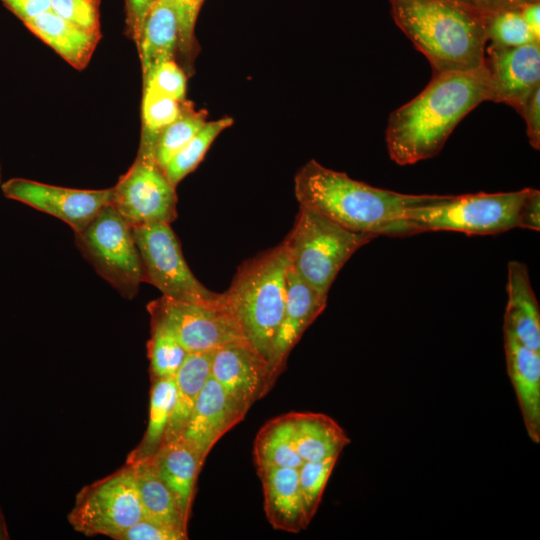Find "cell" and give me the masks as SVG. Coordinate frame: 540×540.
<instances>
[{
    "label": "cell",
    "mask_w": 540,
    "mask_h": 540,
    "mask_svg": "<svg viewBox=\"0 0 540 540\" xmlns=\"http://www.w3.org/2000/svg\"><path fill=\"white\" fill-rule=\"evenodd\" d=\"M488 100L484 66L471 72L433 73L425 89L389 117L386 144L391 160L410 165L434 157L457 124Z\"/></svg>",
    "instance_id": "6da1fadb"
},
{
    "label": "cell",
    "mask_w": 540,
    "mask_h": 540,
    "mask_svg": "<svg viewBox=\"0 0 540 540\" xmlns=\"http://www.w3.org/2000/svg\"><path fill=\"white\" fill-rule=\"evenodd\" d=\"M294 192L300 206L349 230L377 237L415 234L403 220L404 212L443 196L404 194L373 187L315 160L308 161L296 173Z\"/></svg>",
    "instance_id": "7a4b0ae2"
},
{
    "label": "cell",
    "mask_w": 540,
    "mask_h": 540,
    "mask_svg": "<svg viewBox=\"0 0 540 540\" xmlns=\"http://www.w3.org/2000/svg\"><path fill=\"white\" fill-rule=\"evenodd\" d=\"M398 27L426 56L433 73L483 67L484 17L459 0H390Z\"/></svg>",
    "instance_id": "3957f363"
},
{
    "label": "cell",
    "mask_w": 540,
    "mask_h": 540,
    "mask_svg": "<svg viewBox=\"0 0 540 540\" xmlns=\"http://www.w3.org/2000/svg\"><path fill=\"white\" fill-rule=\"evenodd\" d=\"M289 266L282 241L245 261L224 292L244 338L266 361L284 313Z\"/></svg>",
    "instance_id": "277c9868"
},
{
    "label": "cell",
    "mask_w": 540,
    "mask_h": 540,
    "mask_svg": "<svg viewBox=\"0 0 540 540\" xmlns=\"http://www.w3.org/2000/svg\"><path fill=\"white\" fill-rule=\"evenodd\" d=\"M376 235L349 230L316 211L299 207L283 240L293 271L321 295L328 292L349 258Z\"/></svg>",
    "instance_id": "5b68a950"
},
{
    "label": "cell",
    "mask_w": 540,
    "mask_h": 540,
    "mask_svg": "<svg viewBox=\"0 0 540 540\" xmlns=\"http://www.w3.org/2000/svg\"><path fill=\"white\" fill-rule=\"evenodd\" d=\"M529 190L443 195L433 203L407 209L403 220L415 234L425 231L499 234L517 228L519 213Z\"/></svg>",
    "instance_id": "8992f818"
},
{
    "label": "cell",
    "mask_w": 540,
    "mask_h": 540,
    "mask_svg": "<svg viewBox=\"0 0 540 540\" xmlns=\"http://www.w3.org/2000/svg\"><path fill=\"white\" fill-rule=\"evenodd\" d=\"M131 228L141 260L143 282L177 301L227 308L224 292L209 290L192 273L170 224Z\"/></svg>",
    "instance_id": "52a82bcc"
},
{
    "label": "cell",
    "mask_w": 540,
    "mask_h": 540,
    "mask_svg": "<svg viewBox=\"0 0 540 540\" xmlns=\"http://www.w3.org/2000/svg\"><path fill=\"white\" fill-rule=\"evenodd\" d=\"M76 245L96 272L126 298H133L143 282L139 252L131 226L110 204L81 231Z\"/></svg>",
    "instance_id": "ba28073f"
},
{
    "label": "cell",
    "mask_w": 540,
    "mask_h": 540,
    "mask_svg": "<svg viewBox=\"0 0 540 540\" xmlns=\"http://www.w3.org/2000/svg\"><path fill=\"white\" fill-rule=\"evenodd\" d=\"M142 517L134 471L125 463L119 470L79 491L68 521L86 536L103 535L116 540Z\"/></svg>",
    "instance_id": "9c48e42d"
},
{
    "label": "cell",
    "mask_w": 540,
    "mask_h": 540,
    "mask_svg": "<svg viewBox=\"0 0 540 540\" xmlns=\"http://www.w3.org/2000/svg\"><path fill=\"white\" fill-rule=\"evenodd\" d=\"M111 205L131 227L170 224L177 217L175 186L153 156L137 154L112 187Z\"/></svg>",
    "instance_id": "30bf717a"
},
{
    "label": "cell",
    "mask_w": 540,
    "mask_h": 540,
    "mask_svg": "<svg viewBox=\"0 0 540 540\" xmlns=\"http://www.w3.org/2000/svg\"><path fill=\"white\" fill-rule=\"evenodd\" d=\"M147 310L151 321L169 329L188 353L215 351L245 339L227 308L181 302L162 295L151 301Z\"/></svg>",
    "instance_id": "8fae6325"
},
{
    "label": "cell",
    "mask_w": 540,
    "mask_h": 540,
    "mask_svg": "<svg viewBox=\"0 0 540 540\" xmlns=\"http://www.w3.org/2000/svg\"><path fill=\"white\" fill-rule=\"evenodd\" d=\"M4 196L54 216L73 231L83 230L112 200V188L75 189L12 178L1 185Z\"/></svg>",
    "instance_id": "7c38bea8"
},
{
    "label": "cell",
    "mask_w": 540,
    "mask_h": 540,
    "mask_svg": "<svg viewBox=\"0 0 540 540\" xmlns=\"http://www.w3.org/2000/svg\"><path fill=\"white\" fill-rule=\"evenodd\" d=\"M483 66L489 80V100L520 110L540 86V41L517 47L486 45Z\"/></svg>",
    "instance_id": "4fadbf2b"
},
{
    "label": "cell",
    "mask_w": 540,
    "mask_h": 540,
    "mask_svg": "<svg viewBox=\"0 0 540 540\" xmlns=\"http://www.w3.org/2000/svg\"><path fill=\"white\" fill-rule=\"evenodd\" d=\"M327 298L305 283L289 266L284 313L267 359L269 390L285 369L293 347L325 309Z\"/></svg>",
    "instance_id": "5bb4252c"
},
{
    "label": "cell",
    "mask_w": 540,
    "mask_h": 540,
    "mask_svg": "<svg viewBox=\"0 0 540 540\" xmlns=\"http://www.w3.org/2000/svg\"><path fill=\"white\" fill-rule=\"evenodd\" d=\"M247 411L210 374L179 436L204 463L213 446L244 419Z\"/></svg>",
    "instance_id": "9a60e30c"
},
{
    "label": "cell",
    "mask_w": 540,
    "mask_h": 540,
    "mask_svg": "<svg viewBox=\"0 0 540 540\" xmlns=\"http://www.w3.org/2000/svg\"><path fill=\"white\" fill-rule=\"evenodd\" d=\"M210 374L247 410L269 392L267 361L245 339L215 350Z\"/></svg>",
    "instance_id": "2e32d148"
},
{
    "label": "cell",
    "mask_w": 540,
    "mask_h": 540,
    "mask_svg": "<svg viewBox=\"0 0 540 540\" xmlns=\"http://www.w3.org/2000/svg\"><path fill=\"white\" fill-rule=\"evenodd\" d=\"M507 372L515 391L527 434L540 442V351L503 332Z\"/></svg>",
    "instance_id": "e0dca14e"
},
{
    "label": "cell",
    "mask_w": 540,
    "mask_h": 540,
    "mask_svg": "<svg viewBox=\"0 0 540 540\" xmlns=\"http://www.w3.org/2000/svg\"><path fill=\"white\" fill-rule=\"evenodd\" d=\"M506 290L503 332L530 349L540 351V308L524 263H508Z\"/></svg>",
    "instance_id": "ac0fdd59"
},
{
    "label": "cell",
    "mask_w": 540,
    "mask_h": 540,
    "mask_svg": "<svg viewBox=\"0 0 540 540\" xmlns=\"http://www.w3.org/2000/svg\"><path fill=\"white\" fill-rule=\"evenodd\" d=\"M264 494L268 522L276 530L298 533L308 525L299 489L298 468L257 469Z\"/></svg>",
    "instance_id": "d6986e66"
},
{
    "label": "cell",
    "mask_w": 540,
    "mask_h": 540,
    "mask_svg": "<svg viewBox=\"0 0 540 540\" xmlns=\"http://www.w3.org/2000/svg\"><path fill=\"white\" fill-rule=\"evenodd\" d=\"M161 480L174 494L189 520L196 481L203 466L195 450L180 436L163 442L148 458Z\"/></svg>",
    "instance_id": "ffe728a7"
},
{
    "label": "cell",
    "mask_w": 540,
    "mask_h": 540,
    "mask_svg": "<svg viewBox=\"0 0 540 540\" xmlns=\"http://www.w3.org/2000/svg\"><path fill=\"white\" fill-rule=\"evenodd\" d=\"M36 37L77 70L86 68L101 35L88 32L47 11L24 23Z\"/></svg>",
    "instance_id": "44dd1931"
},
{
    "label": "cell",
    "mask_w": 540,
    "mask_h": 540,
    "mask_svg": "<svg viewBox=\"0 0 540 540\" xmlns=\"http://www.w3.org/2000/svg\"><path fill=\"white\" fill-rule=\"evenodd\" d=\"M177 14L171 0H157L147 14L137 43L142 78L157 64L176 58Z\"/></svg>",
    "instance_id": "7402d4cb"
},
{
    "label": "cell",
    "mask_w": 540,
    "mask_h": 540,
    "mask_svg": "<svg viewBox=\"0 0 540 540\" xmlns=\"http://www.w3.org/2000/svg\"><path fill=\"white\" fill-rule=\"evenodd\" d=\"M294 440L303 462L339 456L350 443L342 427L331 417L314 412H292Z\"/></svg>",
    "instance_id": "603a6c76"
},
{
    "label": "cell",
    "mask_w": 540,
    "mask_h": 540,
    "mask_svg": "<svg viewBox=\"0 0 540 540\" xmlns=\"http://www.w3.org/2000/svg\"><path fill=\"white\" fill-rule=\"evenodd\" d=\"M214 351L188 353L176 372V399L163 442L178 437L211 373Z\"/></svg>",
    "instance_id": "cb8c5ba5"
},
{
    "label": "cell",
    "mask_w": 540,
    "mask_h": 540,
    "mask_svg": "<svg viewBox=\"0 0 540 540\" xmlns=\"http://www.w3.org/2000/svg\"><path fill=\"white\" fill-rule=\"evenodd\" d=\"M127 464L131 465L134 471L143 516L187 532L189 520L151 461L146 459Z\"/></svg>",
    "instance_id": "d4e9b609"
},
{
    "label": "cell",
    "mask_w": 540,
    "mask_h": 540,
    "mask_svg": "<svg viewBox=\"0 0 540 540\" xmlns=\"http://www.w3.org/2000/svg\"><path fill=\"white\" fill-rule=\"evenodd\" d=\"M253 455L257 469L302 465L294 440L292 412L271 419L259 430Z\"/></svg>",
    "instance_id": "484cf974"
},
{
    "label": "cell",
    "mask_w": 540,
    "mask_h": 540,
    "mask_svg": "<svg viewBox=\"0 0 540 540\" xmlns=\"http://www.w3.org/2000/svg\"><path fill=\"white\" fill-rule=\"evenodd\" d=\"M176 399L174 377L152 381L149 419L140 443L127 457L126 463H136L154 455L162 444Z\"/></svg>",
    "instance_id": "4316f807"
},
{
    "label": "cell",
    "mask_w": 540,
    "mask_h": 540,
    "mask_svg": "<svg viewBox=\"0 0 540 540\" xmlns=\"http://www.w3.org/2000/svg\"><path fill=\"white\" fill-rule=\"evenodd\" d=\"M184 101H178L150 87H143L139 155L154 157L158 136L180 115Z\"/></svg>",
    "instance_id": "83f0119b"
},
{
    "label": "cell",
    "mask_w": 540,
    "mask_h": 540,
    "mask_svg": "<svg viewBox=\"0 0 540 540\" xmlns=\"http://www.w3.org/2000/svg\"><path fill=\"white\" fill-rule=\"evenodd\" d=\"M233 124L231 117L207 121L201 130L167 163L164 173L176 187L188 174L194 171L203 160L218 135Z\"/></svg>",
    "instance_id": "f1b7e54d"
},
{
    "label": "cell",
    "mask_w": 540,
    "mask_h": 540,
    "mask_svg": "<svg viewBox=\"0 0 540 540\" xmlns=\"http://www.w3.org/2000/svg\"><path fill=\"white\" fill-rule=\"evenodd\" d=\"M207 122V111L196 110L189 101H184L180 115L158 136L154 159L164 170L172 156L187 144Z\"/></svg>",
    "instance_id": "f546056e"
},
{
    "label": "cell",
    "mask_w": 540,
    "mask_h": 540,
    "mask_svg": "<svg viewBox=\"0 0 540 540\" xmlns=\"http://www.w3.org/2000/svg\"><path fill=\"white\" fill-rule=\"evenodd\" d=\"M147 352L151 381L174 377L188 354L169 329L154 321Z\"/></svg>",
    "instance_id": "4dcf8cb0"
},
{
    "label": "cell",
    "mask_w": 540,
    "mask_h": 540,
    "mask_svg": "<svg viewBox=\"0 0 540 540\" xmlns=\"http://www.w3.org/2000/svg\"><path fill=\"white\" fill-rule=\"evenodd\" d=\"M487 45L495 47H517L539 42L519 10L499 12L484 17Z\"/></svg>",
    "instance_id": "1f68e13d"
},
{
    "label": "cell",
    "mask_w": 540,
    "mask_h": 540,
    "mask_svg": "<svg viewBox=\"0 0 540 540\" xmlns=\"http://www.w3.org/2000/svg\"><path fill=\"white\" fill-rule=\"evenodd\" d=\"M338 457L332 456L320 461H305L298 468L299 489L307 525L310 524L317 512Z\"/></svg>",
    "instance_id": "d6a6232c"
},
{
    "label": "cell",
    "mask_w": 540,
    "mask_h": 540,
    "mask_svg": "<svg viewBox=\"0 0 540 540\" xmlns=\"http://www.w3.org/2000/svg\"><path fill=\"white\" fill-rule=\"evenodd\" d=\"M178 19L179 40L177 55L179 65L185 73L191 75L194 62L199 53V44L195 36L197 17L204 0H171Z\"/></svg>",
    "instance_id": "836d02e7"
},
{
    "label": "cell",
    "mask_w": 540,
    "mask_h": 540,
    "mask_svg": "<svg viewBox=\"0 0 540 540\" xmlns=\"http://www.w3.org/2000/svg\"><path fill=\"white\" fill-rule=\"evenodd\" d=\"M187 74L176 59L163 61L143 77V87H150L178 101L186 96Z\"/></svg>",
    "instance_id": "e575fe53"
},
{
    "label": "cell",
    "mask_w": 540,
    "mask_h": 540,
    "mask_svg": "<svg viewBox=\"0 0 540 540\" xmlns=\"http://www.w3.org/2000/svg\"><path fill=\"white\" fill-rule=\"evenodd\" d=\"M51 11L74 25L101 35L100 0H50Z\"/></svg>",
    "instance_id": "d590c367"
},
{
    "label": "cell",
    "mask_w": 540,
    "mask_h": 540,
    "mask_svg": "<svg viewBox=\"0 0 540 540\" xmlns=\"http://www.w3.org/2000/svg\"><path fill=\"white\" fill-rule=\"evenodd\" d=\"M188 533L167 524L142 517L116 540H185Z\"/></svg>",
    "instance_id": "8d00e7d4"
},
{
    "label": "cell",
    "mask_w": 540,
    "mask_h": 540,
    "mask_svg": "<svg viewBox=\"0 0 540 540\" xmlns=\"http://www.w3.org/2000/svg\"><path fill=\"white\" fill-rule=\"evenodd\" d=\"M526 122L527 136L530 145L539 150L540 148V86L537 87L526 99L518 111Z\"/></svg>",
    "instance_id": "74e56055"
},
{
    "label": "cell",
    "mask_w": 540,
    "mask_h": 540,
    "mask_svg": "<svg viewBox=\"0 0 540 540\" xmlns=\"http://www.w3.org/2000/svg\"><path fill=\"white\" fill-rule=\"evenodd\" d=\"M126 32L137 45L147 14L157 0H124Z\"/></svg>",
    "instance_id": "f35d334b"
},
{
    "label": "cell",
    "mask_w": 540,
    "mask_h": 540,
    "mask_svg": "<svg viewBox=\"0 0 540 540\" xmlns=\"http://www.w3.org/2000/svg\"><path fill=\"white\" fill-rule=\"evenodd\" d=\"M478 14L487 17L499 12L519 10L524 5L540 0H459Z\"/></svg>",
    "instance_id": "ab89813d"
},
{
    "label": "cell",
    "mask_w": 540,
    "mask_h": 540,
    "mask_svg": "<svg viewBox=\"0 0 540 540\" xmlns=\"http://www.w3.org/2000/svg\"><path fill=\"white\" fill-rule=\"evenodd\" d=\"M517 227L539 231L540 229V192L530 188L521 207Z\"/></svg>",
    "instance_id": "60d3db41"
},
{
    "label": "cell",
    "mask_w": 540,
    "mask_h": 540,
    "mask_svg": "<svg viewBox=\"0 0 540 540\" xmlns=\"http://www.w3.org/2000/svg\"><path fill=\"white\" fill-rule=\"evenodd\" d=\"M23 23L51 10L50 0H1Z\"/></svg>",
    "instance_id": "b9f144b4"
},
{
    "label": "cell",
    "mask_w": 540,
    "mask_h": 540,
    "mask_svg": "<svg viewBox=\"0 0 540 540\" xmlns=\"http://www.w3.org/2000/svg\"><path fill=\"white\" fill-rule=\"evenodd\" d=\"M519 11L529 29L540 39V1L528 3Z\"/></svg>",
    "instance_id": "7bdbcfd3"
},
{
    "label": "cell",
    "mask_w": 540,
    "mask_h": 540,
    "mask_svg": "<svg viewBox=\"0 0 540 540\" xmlns=\"http://www.w3.org/2000/svg\"><path fill=\"white\" fill-rule=\"evenodd\" d=\"M8 538H9V534H8L7 526L5 523L3 513L0 509V540H5Z\"/></svg>",
    "instance_id": "ee69618b"
},
{
    "label": "cell",
    "mask_w": 540,
    "mask_h": 540,
    "mask_svg": "<svg viewBox=\"0 0 540 540\" xmlns=\"http://www.w3.org/2000/svg\"><path fill=\"white\" fill-rule=\"evenodd\" d=\"M0 181H1V170H0Z\"/></svg>",
    "instance_id": "f6af8a7d"
}]
</instances>
